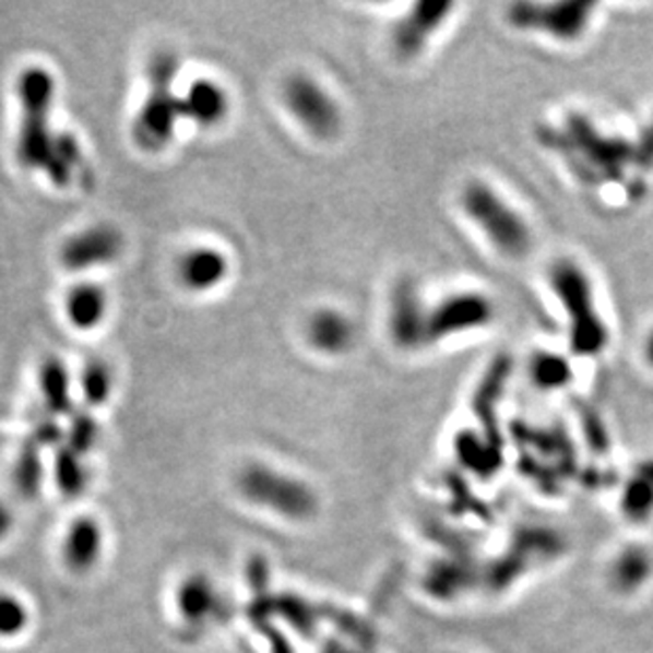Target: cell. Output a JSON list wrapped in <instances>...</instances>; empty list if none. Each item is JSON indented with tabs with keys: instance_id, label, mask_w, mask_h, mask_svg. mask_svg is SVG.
I'll return each mask as SVG.
<instances>
[{
	"instance_id": "1",
	"label": "cell",
	"mask_w": 653,
	"mask_h": 653,
	"mask_svg": "<svg viewBox=\"0 0 653 653\" xmlns=\"http://www.w3.org/2000/svg\"><path fill=\"white\" fill-rule=\"evenodd\" d=\"M22 99V126L17 135V159L24 167L40 169L49 164L62 131L51 128L56 81L45 68H28L17 83Z\"/></svg>"
},
{
	"instance_id": "2",
	"label": "cell",
	"mask_w": 653,
	"mask_h": 653,
	"mask_svg": "<svg viewBox=\"0 0 653 653\" xmlns=\"http://www.w3.org/2000/svg\"><path fill=\"white\" fill-rule=\"evenodd\" d=\"M178 70V58L169 51L153 56L149 64V96L133 121V140L144 151L157 153L165 149L182 117L180 96L174 90Z\"/></svg>"
},
{
	"instance_id": "3",
	"label": "cell",
	"mask_w": 653,
	"mask_h": 653,
	"mask_svg": "<svg viewBox=\"0 0 653 653\" xmlns=\"http://www.w3.org/2000/svg\"><path fill=\"white\" fill-rule=\"evenodd\" d=\"M237 485L248 501L284 519L307 521L318 512V497L309 485L264 463L246 465L239 472Z\"/></svg>"
},
{
	"instance_id": "4",
	"label": "cell",
	"mask_w": 653,
	"mask_h": 653,
	"mask_svg": "<svg viewBox=\"0 0 653 653\" xmlns=\"http://www.w3.org/2000/svg\"><path fill=\"white\" fill-rule=\"evenodd\" d=\"M470 218L489 235L490 241L510 257H523L531 246V233L523 218L485 185H470L463 193Z\"/></svg>"
},
{
	"instance_id": "5",
	"label": "cell",
	"mask_w": 653,
	"mask_h": 653,
	"mask_svg": "<svg viewBox=\"0 0 653 653\" xmlns=\"http://www.w3.org/2000/svg\"><path fill=\"white\" fill-rule=\"evenodd\" d=\"M555 290L562 298L571 316V343L582 354H594L605 345V326L592 309V293L589 282L571 262H562L555 269Z\"/></svg>"
},
{
	"instance_id": "6",
	"label": "cell",
	"mask_w": 653,
	"mask_h": 653,
	"mask_svg": "<svg viewBox=\"0 0 653 653\" xmlns=\"http://www.w3.org/2000/svg\"><path fill=\"white\" fill-rule=\"evenodd\" d=\"M284 99L296 121L316 138H334L343 115L336 99L309 74H293L284 85Z\"/></svg>"
},
{
	"instance_id": "7",
	"label": "cell",
	"mask_w": 653,
	"mask_h": 653,
	"mask_svg": "<svg viewBox=\"0 0 653 653\" xmlns=\"http://www.w3.org/2000/svg\"><path fill=\"white\" fill-rule=\"evenodd\" d=\"M123 235L110 225H94L68 237L60 248V262L68 271L81 273L117 261L123 252Z\"/></svg>"
},
{
	"instance_id": "8",
	"label": "cell",
	"mask_w": 653,
	"mask_h": 653,
	"mask_svg": "<svg viewBox=\"0 0 653 653\" xmlns=\"http://www.w3.org/2000/svg\"><path fill=\"white\" fill-rule=\"evenodd\" d=\"M490 320V302L483 296L461 295L444 300L427 316V339L485 326Z\"/></svg>"
},
{
	"instance_id": "9",
	"label": "cell",
	"mask_w": 653,
	"mask_h": 653,
	"mask_svg": "<svg viewBox=\"0 0 653 653\" xmlns=\"http://www.w3.org/2000/svg\"><path fill=\"white\" fill-rule=\"evenodd\" d=\"M176 275L189 293H210L227 280L229 261L216 248L197 246L178 259Z\"/></svg>"
},
{
	"instance_id": "10",
	"label": "cell",
	"mask_w": 653,
	"mask_h": 653,
	"mask_svg": "<svg viewBox=\"0 0 653 653\" xmlns=\"http://www.w3.org/2000/svg\"><path fill=\"white\" fill-rule=\"evenodd\" d=\"M590 11L592 4L589 2H580V4L565 2V4H548V7L519 4L514 9V20L521 26H539L560 38H573L589 24Z\"/></svg>"
},
{
	"instance_id": "11",
	"label": "cell",
	"mask_w": 653,
	"mask_h": 653,
	"mask_svg": "<svg viewBox=\"0 0 653 653\" xmlns=\"http://www.w3.org/2000/svg\"><path fill=\"white\" fill-rule=\"evenodd\" d=\"M182 117L201 128H214L229 115L227 90L212 79H195L180 96Z\"/></svg>"
},
{
	"instance_id": "12",
	"label": "cell",
	"mask_w": 653,
	"mask_h": 653,
	"mask_svg": "<svg viewBox=\"0 0 653 653\" xmlns=\"http://www.w3.org/2000/svg\"><path fill=\"white\" fill-rule=\"evenodd\" d=\"M356 326L336 309H318L307 322V341L313 349L334 356L343 354L354 345Z\"/></svg>"
},
{
	"instance_id": "13",
	"label": "cell",
	"mask_w": 653,
	"mask_h": 653,
	"mask_svg": "<svg viewBox=\"0 0 653 653\" xmlns=\"http://www.w3.org/2000/svg\"><path fill=\"white\" fill-rule=\"evenodd\" d=\"M104 535L102 526L94 519H76L68 529L64 539V562L76 573H85L102 556Z\"/></svg>"
},
{
	"instance_id": "14",
	"label": "cell",
	"mask_w": 653,
	"mask_h": 653,
	"mask_svg": "<svg viewBox=\"0 0 653 653\" xmlns=\"http://www.w3.org/2000/svg\"><path fill=\"white\" fill-rule=\"evenodd\" d=\"M392 332L404 347H415L427 339V316L408 284H402L393 295Z\"/></svg>"
},
{
	"instance_id": "15",
	"label": "cell",
	"mask_w": 653,
	"mask_h": 653,
	"mask_svg": "<svg viewBox=\"0 0 653 653\" xmlns=\"http://www.w3.org/2000/svg\"><path fill=\"white\" fill-rule=\"evenodd\" d=\"M451 9L449 4H417L413 9L411 15H406L397 26H395V34H393V43L395 49L402 58H411L415 54H419V49L424 47L425 40L431 36L434 28L442 22V13Z\"/></svg>"
},
{
	"instance_id": "16",
	"label": "cell",
	"mask_w": 653,
	"mask_h": 653,
	"mask_svg": "<svg viewBox=\"0 0 653 653\" xmlns=\"http://www.w3.org/2000/svg\"><path fill=\"white\" fill-rule=\"evenodd\" d=\"M176 605H178V614L182 616V620H187L189 624H201L218 612L221 598L207 578L191 575L178 586Z\"/></svg>"
},
{
	"instance_id": "17",
	"label": "cell",
	"mask_w": 653,
	"mask_h": 653,
	"mask_svg": "<svg viewBox=\"0 0 653 653\" xmlns=\"http://www.w3.org/2000/svg\"><path fill=\"white\" fill-rule=\"evenodd\" d=\"M106 311H108V296L98 284L92 282L79 284L66 296V316L72 326L92 330L102 324Z\"/></svg>"
},
{
	"instance_id": "18",
	"label": "cell",
	"mask_w": 653,
	"mask_h": 653,
	"mask_svg": "<svg viewBox=\"0 0 653 653\" xmlns=\"http://www.w3.org/2000/svg\"><path fill=\"white\" fill-rule=\"evenodd\" d=\"M40 393L45 397L47 411L68 413L70 411V377L64 364L58 358H49L40 368Z\"/></svg>"
},
{
	"instance_id": "19",
	"label": "cell",
	"mask_w": 653,
	"mask_h": 653,
	"mask_svg": "<svg viewBox=\"0 0 653 653\" xmlns=\"http://www.w3.org/2000/svg\"><path fill=\"white\" fill-rule=\"evenodd\" d=\"M40 483H43V463L38 455V447L31 440L20 451V458L15 461L13 485L22 497L31 499V497H36V492L40 489Z\"/></svg>"
},
{
	"instance_id": "20",
	"label": "cell",
	"mask_w": 653,
	"mask_h": 653,
	"mask_svg": "<svg viewBox=\"0 0 653 653\" xmlns=\"http://www.w3.org/2000/svg\"><path fill=\"white\" fill-rule=\"evenodd\" d=\"M56 480L66 497H76L87 487V467L83 458L70 447L60 449L56 458Z\"/></svg>"
},
{
	"instance_id": "21",
	"label": "cell",
	"mask_w": 653,
	"mask_h": 653,
	"mask_svg": "<svg viewBox=\"0 0 653 653\" xmlns=\"http://www.w3.org/2000/svg\"><path fill=\"white\" fill-rule=\"evenodd\" d=\"M81 392L90 404H102L112 392V372L102 359H92L81 372Z\"/></svg>"
},
{
	"instance_id": "22",
	"label": "cell",
	"mask_w": 653,
	"mask_h": 653,
	"mask_svg": "<svg viewBox=\"0 0 653 653\" xmlns=\"http://www.w3.org/2000/svg\"><path fill=\"white\" fill-rule=\"evenodd\" d=\"M273 614H280L282 618L290 621V626L300 634H311L316 628V614L313 609L298 596L284 594L273 598Z\"/></svg>"
},
{
	"instance_id": "23",
	"label": "cell",
	"mask_w": 653,
	"mask_h": 653,
	"mask_svg": "<svg viewBox=\"0 0 653 653\" xmlns=\"http://www.w3.org/2000/svg\"><path fill=\"white\" fill-rule=\"evenodd\" d=\"M31 621L26 605L13 594H0V639L20 637Z\"/></svg>"
},
{
	"instance_id": "24",
	"label": "cell",
	"mask_w": 653,
	"mask_h": 653,
	"mask_svg": "<svg viewBox=\"0 0 653 653\" xmlns=\"http://www.w3.org/2000/svg\"><path fill=\"white\" fill-rule=\"evenodd\" d=\"M98 424L87 413H74L72 415V422L68 427V440H70V449L74 453L85 455L87 451H92L98 442Z\"/></svg>"
},
{
	"instance_id": "25",
	"label": "cell",
	"mask_w": 653,
	"mask_h": 653,
	"mask_svg": "<svg viewBox=\"0 0 653 653\" xmlns=\"http://www.w3.org/2000/svg\"><path fill=\"white\" fill-rule=\"evenodd\" d=\"M565 372L567 370H565V366L558 359H542L535 366V377L542 383H560L562 377H565Z\"/></svg>"
},
{
	"instance_id": "26",
	"label": "cell",
	"mask_w": 653,
	"mask_h": 653,
	"mask_svg": "<svg viewBox=\"0 0 653 653\" xmlns=\"http://www.w3.org/2000/svg\"><path fill=\"white\" fill-rule=\"evenodd\" d=\"M62 436V429L54 422H38L34 425V444H56Z\"/></svg>"
},
{
	"instance_id": "27",
	"label": "cell",
	"mask_w": 653,
	"mask_h": 653,
	"mask_svg": "<svg viewBox=\"0 0 653 653\" xmlns=\"http://www.w3.org/2000/svg\"><path fill=\"white\" fill-rule=\"evenodd\" d=\"M11 526H13V514H11V510L0 501V539L11 531Z\"/></svg>"
},
{
	"instance_id": "28",
	"label": "cell",
	"mask_w": 653,
	"mask_h": 653,
	"mask_svg": "<svg viewBox=\"0 0 653 653\" xmlns=\"http://www.w3.org/2000/svg\"><path fill=\"white\" fill-rule=\"evenodd\" d=\"M648 358H650V361L653 364V336L650 339V345H648Z\"/></svg>"
}]
</instances>
